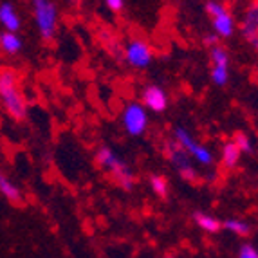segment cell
<instances>
[{"label":"cell","mask_w":258,"mask_h":258,"mask_svg":"<svg viewBox=\"0 0 258 258\" xmlns=\"http://www.w3.org/2000/svg\"><path fill=\"white\" fill-rule=\"evenodd\" d=\"M0 99L15 121L26 117L27 103L20 91V76L13 67H0Z\"/></svg>","instance_id":"obj_1"},{"label":"cell","mask_w":258,"mask_h":258,"mask_svg":"<svg viewBox=\"0 0 258 258\" xmlns=\"http://www.w3.org/2000/svg\"><path fill=\"white\" fill-rule=\"evenodd\" d=\"M211 63L219 67H229V52L220 45L211 47Z\"/></svg>","instance_id":"obj_19"},{"label":"cell","mask_w":258,"mask_h":258,"mask_svg":"<svg viewBox=\"0 0 258 258\" xmlns=\"http://www.w3.org/2000/svg\"><path fill=\"white\" fill-rule=\"evenodd\" d=\"M204 9H206V13L213 18L215 15H219L220 11H224V9H226V6H224L222 2H219V0H208L206 6H204Z\"/></svg>","instance_id":"obj_22"},{"label":"cell","mask_w":258,"mask_h":258,"mask_svg":"<svg viewBox=\"0 0 258 258\" xmlns=\"http://www.w3.org/2000/svg\"><path fill=\"white\" fill-rule=\"evenodd\" d=\"M164 258H175V256H172V254H166V256H164Z\"/></svg>","instance_id":"obj_27"},{"label":"cell","mask_w":258,"mask_h":258,"mask_svg":"<svg viewBox=\"0 0 258 258\" xmlns=\"http://www.w3.org/2000/svg\"><path fill=\"white\" fill-rule=\"evenodd\" d=\"M141 99H143V107L152 112H157V114L164 112L168 107V94L159 85L145 87L141 92Z\"/></svg>","instance_id":"obj_8"},{"label":"cell","mask_w":258,"mask_h":258,"mask_svg":"<svg viewBox=\"0 0 258 258\" xmlns=\"http://www.w3.org/2000/svg\"><path fill=\"white\" fill-rule=\"evenodd\" d=\"M35 8V20L38 26V33L43 40H51L56 33L58 24V11L51 0H33Z\"/></svg>","instance_id":"obj_3"},{"label":"cell","mask_w":258,"mask_h":258,"mask_svg":"<svg viewBox=\"0 0 258 258\" xmlns=\"http://www.w3.org/2000/svg\"><path fill=\"white\" fill-rule=\"evenodd\" d=\"M99 38H101V43H103L105 47H107V51L110 52L114 58H123V52H125V49L121 47L119 40L112 35L110 31L101 29V33H99Z\"/></svg>","instance_id":"obj_15"},{"label":"cell","mask_w":258,"mask_h":258,"mask_svg":"<svg viewBox=\"0 0 258 258\" xmlns=\"http://www.w3.org/2000/svg\"><path fill=\"white\" fill-rule=\"evenodd\" d=\"M233 143L237 145V148L240 150V154H251V152H253V139H251L247 134H244V132L235 134Z\"/></svg>","instance_id":"obj_21"},{"label":"cell","mask_w":258,"mask_h":258,"mask_svg":"<svg viewBox=\"0 0 258 258\" xmlns=\"http://www.w3.org/2000/svg\"><path fill=\"white\" fill-rule=\"evenodd\" d=\"M211 82L219 87H224L229 82V67H219L213 65L211 67Z\"/></svg>","instance_id":"obj_20"},{"label":"cell","mask_w":258,"mask_h":258,"mask_svg":"<svg viewBox=\"0 0 258 258\" xmlns=\"http://www.w3.org/2000/svg\"><path fill=\"white\" fill-rule=\"evenodd\" d=\"M222 228L229 229V231H233L235 235H240V237H247L251 233V228L249 224L244 222V220H238V219H228L222 222Z\"/></svg>","instance_id":"obj_17"},{"label":"cell","mask_w":258,"mask_h":258,"mask_svg":"<svg viewBox=\"0 0 258 258\" xmlns=\"http://www.w3.org/2000/svg\"><path fill=\"white\" fill-rule=\"evenodd\" d=\"M211 24H213L215 35L220 36V38H229V36L235 33V18H233V15L228 11V8L211 18Z\"/></svg>","instance_id":"obj_10"},{"label":"cell","mask_w":258,"mask_h":258,"mask_svg":"<svg viewBox=\"0 0 258 258\" xmlns=\"http://www.w3.org/2000/svg\"><path fill=\"white\" fill-rule=\"evenodd\" d=\"M96 163L101 168H105L112 177L114 181L121 186L123 189H132L134 188V175L130 166L121 159L116 152L108 147H101L98 152H96Z\"/></svg>","instance_id":"obj_2"},{"label":"cell","mask_w":258,"mask_h":258,"mask_svg":"<svg viewBox=\"0 0 258 258\" xmlns=\"http://www.w3.org/2000/svg\"><path fill=\"white\" fill-rule=\"evenodd\" d=\"M67 2H71V4H74V2H78V0H67Z\"/></svg>","instance_id":"obj_26"},{"label":"cell","mask_w":258,"mask_h":258,"mask_svg":"<svg viewBox=\"0 0 258 258\" xmlns=\"http://www.w3.org/2000/svg\"><path fill=\"white\" fill-rule=\"evenodd\" d=\"M103 2L110 11H114V13H119L121 9L125 8V0H103Z\"/></svg>","instance_id":"obj_24"},{"label":"cell","mask_w":258,"mask_h":258,"mask_svg":"<svg viewBox=\"0 0 258 258\" xmlns=\"http://www.w3.org/2000/svg\"><path fill=\"white\" fill-rule=\"evenodd\" d=\"M0 24L11 33H17L20 29V18H18L17 9L13 8V4L6 2V4L0 6Z\"/></svg>","instance_id":"obj_11"},{"label":"cell","mask_w":258,"mask_h":258,"mask_svg":"<svg viewBox=\"0 0 258 258\" xmlns=\"http://www.w3.org/2000/svg\"><path fill=\"white\" fill-rule=\"evenodd\" d=\"M203 42L206 43L208 47H215V45H219V36L215 33H208V35H204Z\"/></svg>","instance_id":"obj_25"},{"label":"cell","mask_w":258,"mask_h":258,"mask_svg":"<svg viewBox=\"0 0 258 258\" xmlns=\"http://www.w3.org/2000/svg\"><path fill=\"white\" fill-rule=\"evenodd\" d=\"M194 220L199 228L208 233H217L222 229V222H220L219 219H215L213 215H208V213H203V211H195Z\"/></svg>","instance_id":"obj_13"},{"label":"cell","mask_w":258,"mask_h":258,"mask_svg":"<svg viewBox=\"0 0 258 258\" xmlns=\"http://www.w3.org/2000/svg\"><path fill=\"white\" fill-rule=\"evenodd\" d=\"M164 152H166V157L168 161L175 166L177 173L184 179V181L194 182L197 179V172H195V168L191 166L189 163V157H188V152L179 145L177 141H168L166 147H164Z\"/></svg>","instance_id":"obj_6"},{"label":"cell","mask_w":258,"mask_h":258,"mask_svg":"<svg viewBox=\"0 0 258 258\" xmlns=\"http://www.w3.org/2000/svg\"><path fill=\"white\" fill-rule=\"evenodd\" d=\"M173 141L179 143V145H181V147L184 148L197 163L204 164V166L213 164V154H211L210 148H208L206 145H203V143L195 141L194 136H191L186 128L177 126V128L173 130Z\"/></svg>","instance_id":"obj_4"},{"label":"cell","mask_w":258,"mask_h":258,"mask_svg":"<svg viewBox=\"0 0 258 258\" xmlns=\"http://www.w3.org/2000/svg\"><path fill=\"white\" fill-rule=\"evenodd\" d=\"M240 29L245 42H249L258 52V2H253L247 8Z\"/></svg>","instance_id":"obj_9"},{"label":"cell","mask_w":258,"mask_h":258,"mask_svg":"<svg viewBox=\"0 0 258 258\" xmlns=\"http://www.w3.org/2000/svg\"><path fill=\"white\" fill-rule=\"evenodd\" d=\"M152 49L145 40H132L126 43L123 58L126 60V63L136 67V69H145L148 67L152 61Z\"/></svg>","instance_id":"obj_7"},{"label":"cell","mask_w":258,"mask_h":258,"mask_svg":"<svg viewBox=\"0 0 258 258\" xmlns=\"http://www.w3.org/2000/svg\"><path fill=\"white\" fill-rule=\"evenodd\" d=\"M0 194L4 195L11 204H22V194L18 186L4 173H0Z\"/></svg>","instance_id":"obj_12"},{"label":"cell","mask_w":258,"mask_h":258,"mask_svg":"<svg viewBox=\"0 0 258 258\" xmlns=\"http://www.w3.org/2000/svg\"><path fill=\"white\" fill-rule=\"evenodd\" d=\"M240 161V150L237 148V145L233 141H228L222 147V164L226 168H235Z\"/></svg>","instance_id":"obj_16"},{"label":"cell","mask_w":258,"mask_h":258,"mask_svg":"<svg viewBox=\"0 0 258 258\" xmlns=\"http://www.w3.org/2000/svg\"><path fill=\"white\" fill-rule=\"evenodd\" d=\"M121 121H123V126L125 130L134 136V138H139L147 132L148 128V114L147 108L143 107L141 103H128L123 108V114H121Z\"/></svg>","instance_id":"obj_5"},{"label":"cell","mask_w":258,"mask_h":258,"mask_svg":"<svg viewBox=\"0 0 258 258\" xmlns=\"http://www.w3.org/2000/svg\"><path fill=\"white\" fill-rule=\"evenodd\" d=\"M0 49L6 52V54H17L22 49V40L17 33H11V31H6L0 35Z\"/></svg>","instance_id":"obj_14"},{"label":"cell","mask_w":258,"mask_h":258,"mask_svg":"<svg viewBox=\"0 0 258 258\" xmlns=\"http://www.w3.org/2000/svg\"><path fill=\"white\" fill-rule=\"evenodd\" d=\"M150 188L157 197H161V199L168 197V189H170V186H168V181L163 175H152L150 177Z\"/></svg>","instance_id":"obj_18"},{"label":"cell","mask_w":258,"mask_h":258,"mask_svg":"<svg viewBox=\"0 0 258 258\" xmlns=\"http://www.w3.org/2000/svg\"><path fill=\"white\" fill-rule=\"evenodd\" d=\"M238 258H258V249L251 244H244L238 251Z\"/></svg>","instance_id":"obj_23"}]
</instances>
